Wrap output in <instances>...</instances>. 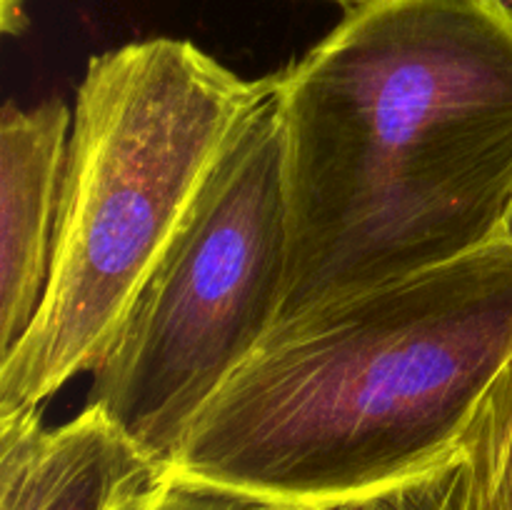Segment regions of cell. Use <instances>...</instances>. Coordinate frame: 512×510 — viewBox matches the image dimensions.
Returning a JSON list of instances; mask_svg holds the SVG:
<instances>
[{"label": "cell", "instance_id": "obj_1", "mask_svg": "<svg viewBox=\"0 0 512 510\" xmlns=\"http://www.w3.org/2000/svg\"><path fill=\"white\" fill-rule=\"evenodd\" d=\"M280 323L503 238L512 3L370 0L278 73Z\"/></svg>", "mask_w": 512, "mask_h": 510}, {"label": "cell", "instance_id": "obj_2", "mask_svg": "<svg viewBox=\"0 0 512 510\" xmlns=\"http://www.w3.org/2000/svg\"><path fill=\"white\" fill-rule=\"evenodd\" d=\"M512 355V240L275 325L168 470L278 505L408 480L458 453Z\"/></svg>", "mask_w": 512, "mask_h": 510}, {"label": "cell", "instance_id": "obj_3", "mask_svg": "<svg viewBox=\"0 0 512 510\" xmlns=\"http://www.w3.org/2000/svg\"><path fill=\"white\" fill-rule=\"evenodd\" d=\"M268 78L245 80L190 40L93 55L75 95L43 303L0 360V415L40 408L90 373Z\"/></svg>", "mask_w": 512, "mask_h": 510}, {"label": "cell", "instance_id": "obj_4", "mask_svg": "<svg viewBox=\"0 0 512 510\" xmlns=\"http://www.w3.org/2000/svg\"><path fill=\"white\" fill-rule=\"evenodd\" d=\"M285 270V125L273 73L90 370L85 408L168 470L195 415L278 325Z\"/></svg>", "mask_w": 512, "mask_h": 510}, {"label": "cell", "instance_id": "obj_5", "mask_svg": "<svg viewBox=\"0 0 512 510\" xmlns=\"http://www.w3.org/2000/svg\"><path fill=\"white\" fill-rule=\"evenodd\" d=\"M73 113L58 98L0 115V360L28 335L53 260Z\"/></svg>", "mask_w": 512, "mask_h": 510}, {"label": "cell", "instance_id": "obj_6", "mask_svg": "<svg viewBox=\"0 0 512 510\" xmlns=\"http://www.w3.org/2000/svg\"><path fill=\"white\" fill-rule=\"evenodd\" d=\"M163 473L95 408L58 428L40 408L0 415V510H118Z\"/></svg>", "mask_w": 512, "mask_h": 510}, {"label": "cell", "instance_id": "obj_7", "mask_svg": "<svg viewBox=\"0 0 512 510\" xmlns=\"http://www.w3.org/2000/svg\"><path fill=\"white\" fill-rule=\"evenodd\" d=\"M458 450L470 473L468 510H512V355L475 403Z\"/></svg>", "mask_w": 512, "mask_h": 510}, {"label": "cell", "instance_id": "obj_8", "mask_svg": "<svg viewBox=\"0 0 512 510\" xmlns=\"http://www.w3.org/2000/svg\"><path fill=\"white\" fill-rule=\"evenodd\" d=\"M470 473L463 453L408 480L363 495L328 500L310 510H468Z\"/></svg>", "mask_w": 512, "mask_h": 510}, {"label": "cell", "instance_id": "obj_9", "mask_svg": "<svg viewBox=\"0 0 512 510\" xmlns=\"http://www.w3.org/2000/svg\"><path fill=\"white\" fill-rule=\"evenodd\" d=\"M283 505L223 485L165 470L148 488L130 495L118 510H280Z\"/></svg>", "mask_w": 512, "mask_h": 510}, {"label": "cell", "instance_id": "obj_10", "mask_svg": "<svg viewBox=\"0 0 512 510\" xmlns=\"http://www.w3.org/2000/svg\"><path fill=\"white\" fill-rule=\"evenodd\" d=\"M0 20H3V30L8 35L25 30V25H28L25 0H0Z\"/></svg>", "mask_w": 512, "mask_h": 510}, {"label": "cell", "instance_id": "obj_11", "mask_svg": "<svg viewBox=\"0 0 512 510\" xmlns=\"http://www.w3.org/2000/svg\"><path fill=\"white\" fill-rule=\"evenodd\" d=\"M328 3L343 5L345 13H350V10H358V8H363V5H368L370 0H328Z\"/></svg>", "mask_w": 512, "mask_h": 510}, {"label": "cell", "instance_id": "obj_12", "mask_svg": "<svg viewBox=\"0 0 512 510\" xmlns=\"http://www.w3.org/2000/svg\"><path fill=\"white\" fill-rule=\"evenodd\" d=\"M503 238H508V240H512V210H510L508 220H505V230H503Z\"/></svg>", "mask_w": 512, "mask_h": 510}, {"label": "cell", "instance_id": "obj_13", "mask_svg": "<svg viewBox=\"0 0 512 510\" xmlns=\"http://www.w3.org/2000/svg\"><path fill=\"white\" fill-rule=\"evenodd\" d=\"M280 510H310L308 505H283Z\"/></svg>", "mask_w": 512, "mask_h": 510}, {"label": "cell", "instance_id": "obj_14", "mask_svg": "<svg viewBox=\"0 0 512 510\" xmlns=\"http://www.w3.org/2000/svg\"><path fill=\"white\" fill-rule=\"evenodd\" d=\"M508 3H512V0H508Z\"/></svg>", "mask_w": 512, "mask_h": 510}]
</instances>
